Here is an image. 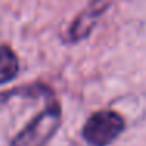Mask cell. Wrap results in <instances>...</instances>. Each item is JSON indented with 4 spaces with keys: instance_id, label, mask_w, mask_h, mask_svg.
<instances>
[{
    "instance_id": "1",
    "label": "cell",
    "mask_w": 146,
    "mask_h": 146,
    "mask_svg": "<svg viewBox=\"0 0 146 146\" xmlns=\"http://www.w3.org/2000/svg\"><path fill=\"white\" fill-rule=\"evenodd\" d=\"M61 111L58 105H50L42 113H39L19 135L14 137L11 146H46L54 137L60 126Z\"/></svg>"
},
{
    "instance_id": "2",
    "label": "cell",
    "mask_w": 146,
    "mask_h": 146,
    "mask_svg": "<svg viewBox=\"0 0 146 146\" xmlns=\"http://www.w3.org/2000/svg\"><path fill=\"white\" fill-rule=\"evenodd\" d=\"M124 121L116 111L101 110L90 116L83 127V137L93 146H107L119 137Z\"/></svg>"
},
{
    "instance_id": "3",
    "label": "cell",
    "mask_w": 146,
    "mask_h": 146,
    "mask_svg": "<svg viewBox=\"0 0 146 146\" xmlns=\"http://www.w3.org/2000/svg\"><path fill=\"white\" fill-rule=\"evenodd\" d=\"M19 72V60L8 46L0 44V83L13 80Z\"/></svg>"
},
{
    "instance_id": "4",
    "label": "cell",
    "mask_w": 146,
    "mask_h": 146,
    "mask_svg": "<svg viewBox=\"0 0 146 146\" xmlns=\"http://www.w3.org/2000/svg\"><path fill=\"white\" fill-rule=\"evenodd\" d=\"M98 13L99 11L96 10H88L79 17V19L74 22V25L71 27L69 30V35H71V39L77 41V39H82L83 36H86L91 29L94 27L96 24V17H98Z\"/></svg>"
}]
</instances>
